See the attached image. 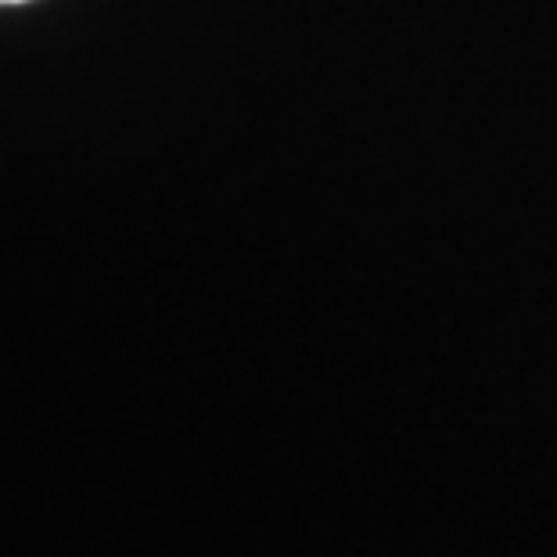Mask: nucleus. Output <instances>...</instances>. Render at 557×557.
<instances>
[{
    "mask_svg": "<svg viewBox=\"0 0 557 557\" xmlns=\"http://www.w3.org/2000/svg\"><path fill=\"white\" fill-rule=\"evenodd\" d=\"M0 4H18V0H0Z\"/></svg>",
    "mask_w": 557,
    "mask_h": 557,
    "instance_id": "1",
    "label": "nucleus"
}]
</instances>
